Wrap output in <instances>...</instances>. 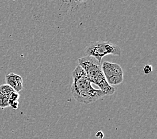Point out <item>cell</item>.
Segmentation results:
<instances>
[{"instance_id": "cell-1", "label": "cell", "mask_w": 157, "mask_h": 139, "mask_svg": "<svg viewBox=\"0 0 157 139\" xmlns=\"http://www.w3.org/2000/svg\"><path fill=\"white\" fill-rule=\"evenodd\" d=\"M72 84L71 93L78 102L83 104H90L106 96L100 89L93 88L84 69L78 65L72 73Z\"/></svg>"}, {"instance_id": "cell-2", "label": "cell", "mask_w": 157, "mask_h": 139, "mask_svg": "<svg viewBox=\"0 0 157 139\" xmlns=\"http://www.w3.org/2000/svg\"><path fill=\"white\" fill-rule=\"evenodd\" d=\"M78 63L84 69L86 74L92 84L98 86L106 96L113 95L115 88L108 84L102 70V64L91 56H84L78 59Z\"/></svg>"}, {"instance_id": "cell-3", "label": "cell", "mask_w": 157, "mask_h": 139, "mask_svg": "<svg viewBox=\"0 0 157 139\" xmlns=\"http://www.w3.org/2000/svg\"><path fill=\"white\" fill-rule=\"evenodd\" d=\"M84 53L86 56L94 58L101 62L102 59L106 55H121V49L117 45L110 42H92L85 48Z\"/></svg>"}, {"instance_id": "cell-4", "label": "cell", "mask_w": 157, "mask_h": 139, "mask_svg": "<svg viewBox=\"0 0 157 139\" xmlns=\"http://www.w3.org/2000/svg\"><path fill=\"white\" fill-rule=\"evenodd\" d=\"M102 70L106 80L115 75L123 74L122 68L117 63L104 62L102 64Z\"/></svg>"}, {"instance_id": "cell-5", "label": "cell", "mask_w": 157, "mask_h": 139, "mask_svg": "<svg viewBox=\"0 0 157 139\" xmlns=\"http://www.w3.org/2000/svg\"><path fill=\"white\" fill-rule=\"evenodd\" d=\"M6 83L10 86L15 91L20 92L24 88L23 79L20 75L10 73L6 76Z\"/></svg>"}, {"instance_id": "cell-6", "label": "cell", "mask_w": 157, "mask_h": 139, "mask_svg": "<svg viewBox=\"0 0 157 139\" xmlns=\"http://www.w3.org/2000/svg\"><path fill=\"white\" fill-rule=\"evenodd\" d=\"M19 98L20 95L19 92H14L12 95L9 97V105L10 106H12L15 110L18 108L19 105Z\"/></svg>"}, {"instance_id": "cell-7", "label": "cell", "mask_w": 157, "mask_h": 139, "mask_svg": "<svg viewBox=\"0 0 157 139\" xmlns=\"http://www.w3.org/2000/svg\"><path fill=\"white\" fill-rule=\"evenodd\" d=\"M123 79H124V75L118 74V75H115V76L109 78L108 79H107L106 81L108 84L111 86H117V85L121 84L123 81Z\"/></svg>"}, {"instance_id": "cell-8", "label": "cell", "mask_w": 157, "mask_h": 139, "mask_svg": "<svg viewBox=\"0 0 157 139\" xmlns=\"http://www.w3.org/2000/svg\"><path fill=\"white\" fill-rule=\"evenodd\" d=\"M16 92L8 84H2L0 86V92H1L3 96L9 98L12 94Z\"/></svg>"}, {"instance_id": "cell-9", "label": "cell", "mask_w": 157, "mask_h": 139, "mask_svg": "<svg viewBox=\"0 0 157 139\" xmlns=\"http://www.w3.org/2000/svg\"><path fill=\"white\" fill-rule=\"evenodd\" d=\"M152 66L151 64H147L144 66L143 68V72L145 74H149L152 72Z\"/></svg>"}, {"instance_id": "cell-10", "label": "cell", "mask_w": 157, "mask_h": 139, "mask_svg": "<svg viewBox=\"0 0 157 139\" xmlns=\"http://www.w3.org/2000/svg\"><path fill=\"white\" fill-rule=\"evenodd\" d=\"M5 96H3L2 94L0 92V108H4V106H3V98H4Z\"/></svg>"}, {"instance_id": "cell-11", "label": "cell", "mask_w": 157, "mask_h": 139, "mask_svg": "<svg viewBox=\"0 0 157 139\" xmlns=\"http://www.w3.org/2000/svg\"><path fill=\"white\" fill-rule=\"evenodd\" d=\"M96 137L97 138H98L99 139H102L104 137V134H103V133L102 132V131H99V132H98V133H96Z\"/></svg>"}, {"instance_id": "cell-12", "label": "cell", "mask_w": 157, "mask_h": 139, "mask_svg": "<svg viewBox=\"0 0 157 139\" xmlns=\"http://www.w3.org/2000/svg\"><path fill=\"white\" fill-rule=\"evenodd\" d=\"M74 1H76L77 2H86L87 0H74Z\"/></svg>"}]
</instances>
